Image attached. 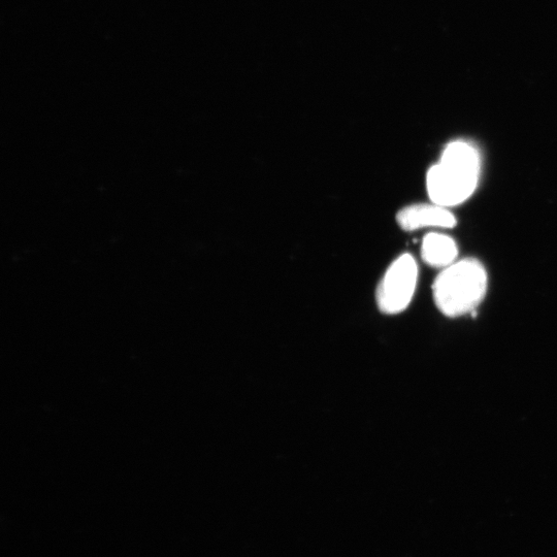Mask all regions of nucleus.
Listing matches in <instances>:
<instances>
[{
    "label": "nucleus",
    "instance_id": "nucleus-3",
    "mask_svg": "<svg viewBox=\"0 0 557 557\" xmlns=\"http://www.w3.org/2000/svg\"><path fill=\"white\" fill-rule=\"evenodd\" d=\"M419 270L415 257L404 253L393 260L376 289L378 309L385 315L403 313L412 303Z\"/></svg>",
    "mask_w": 557,
    "mask_h": 557
},
{
    "label": "nucleus",
    "instance_id": "nucleus-2",
    "mask_svg": "<svg viewBox=\"0 0 557 557\" xmlns=\"http://www.w3.org/2000/svg\"><path fill=\"white\" fill-rule=\"evenodd\" d=\"M488 277L478 259L465 258L442 270L433 285L437 308L450 318L475 313L486 296Z\"/></svg>",
    "mask_w": 557,
    "mask_h": 557
},
{
    "label": "nucleus",
    "instance_id": "nucleus-4",
    "mask_svg": "<svg viewBox=\"0 0 557 557\" xmlns=\"http://www.w3.org/2000/svg\"><path fill=\"white\" fill-rule=\"evenodd\" d=\"M399 226L406 232L423 228H453L457 221L448 208L437 204H414L397 214Z\"/></svg>",
    "mask_w": 557,
    "mask_h": 557
},
{
    "label": "nucleus",
    "instance_id": "nucleus-1",
    "mask_svg": "<svg viewBox=\"0 0 557 557\" xmlns=\"http://www.w3.org/2000/svg\"><path fill=\"white\" fill-rule=\"evenodd\" d=\"M481 173L478 149L466 141L449 143L427 174L432 203L450 208L468 201L476 191Z\"/></svg>",
    "mask_w": 557,
    "mask_h": 557
},
{
    "label": "nucleus",
    "instance_id": "nucleus-5",
    "mask_svg": "<svg viewBox=\"0 0 557 557\" xmlns=\"http://www.w3.org/2000/svg\"><path fill=\"white\" fill-rule=\"evenodd\" d=\"M457 256L456 242L448 235L431 233L423 238L421 257L428 266L443 270L453 265Z\"/></svg>",
    "mask_w": 557,
    "mask_h": 557
}]
</instances>
